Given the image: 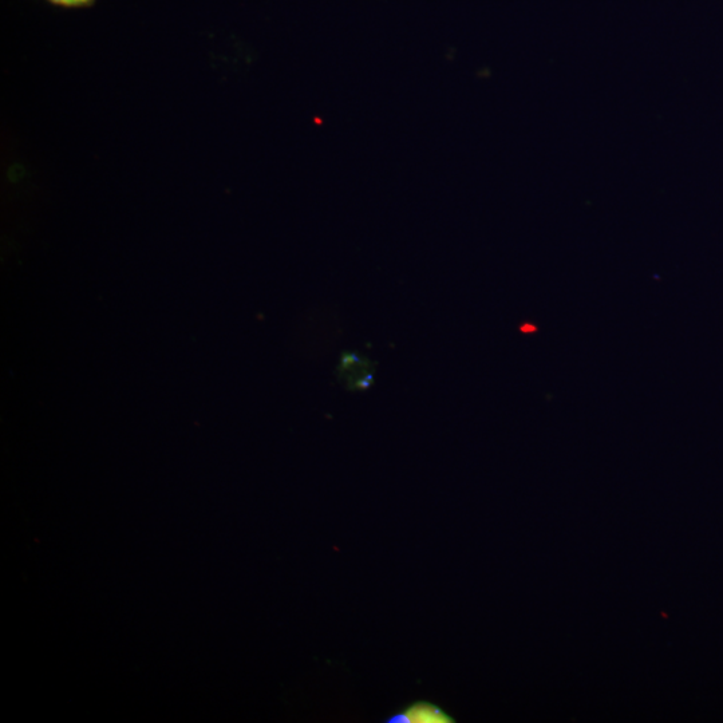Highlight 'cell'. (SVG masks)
<instances>
[{"mask_svg":"<svg viewBox=\"0 0 723 723\" xmlns=\"http://www.w3.org/2000/svg\"><path fill=\"white\" fill-rule=\"evenodd\" d=\"M339 381L351 391H366L374 385V366L363 355L346 351L338 366Z\"/></svg>","mask_w":723,"mask_h":723,"instance_id":"obj_1","label":"cell"},{"mask_svg":"<svg viewBox=\"0 0 723 723\" xmlns=\"http://www.w3.org/2000/svg\"><path fill=\"white\" fill-rule=\"evenodd\" d=\"M385 723H454L456 719L441 706L429 701H416L386 718Z\"/></svg>","mask_w":723,"mask_h":723,"instance_id":"obj_2","label":"cell"},{"mask_svg":"<svg viewBox=\"0 0 723 723\" xmlns=\"http://www.w3.org/2000/svg\"><path fill=\"white\" fill-rule=\"evenodd\" d=\"M50 2L55 3V5L61 6H81L88 5L90 0H50Z\"/></svg>","mask_w":723,"mask_h":723,"instance_id":"obj_3","label":"cell"}]
</instances>
